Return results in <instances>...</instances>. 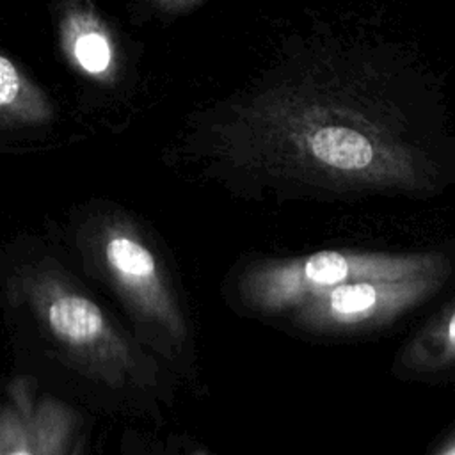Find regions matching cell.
Here are the masks:
<instances>
[{
  "instance_id": "6da1fadb",
  "label": "cell",
  "mask_w": 455,
  "mask_h": 455,
  "mask_svg": "<svg viewBox=\"0 0 455 455\" xmlns=\"http://www.w3.org/2000/svg\"><path fill=\"white\" fill-rule=\"evenodd\" d=\"M0 284L16 339L84 395L112 411L151 418L174 405L176 375L59 251L37 240L11 243Z\"/></svg>"
},
{
  "instance_id": "7a4b0ae2",
  "label": "cell",
  "mask_w": 455,
  "mask_h": 455,
  "mask_svg": "<svg viewBox=\"0 0 455 455\" xmlns=\"http://www.w3.org/2000/svg\"><path fill=\"white\" fill-rule=\"evenodd\" d=\"M220 176L240 192L281 197L366 194L434 196L441 171L395 126L336 103L304 105L286 121H263L219 146Z\"/></svg>"
},
{
  "instance_id": "3957f363",
  "label": "cell",
  "mask_w": 455,
  "mask_h": 455,
  "mask_svg": "<svg viewBox=\"0 0 455 455\" xmlns=\"http://www.w3.org/2000/svg\"><path fill=\"white\" fill-rule=\"evenodd\" d=\"M76 272L117 307L132 334L176 377L196 379V341L178 279L156 236L114 204L80 210L66 228Z\"/></svg>"
},
{
  "instance_id": "277c9868",
  "label": "cell",
  "mask_w": 455,
  "mask_h": 455,
  "mask_svg": "<svg viewBox=\"0 0 455 455\" xmlns=\"http://www.w3.org/2000/svg\"><path fill=\"white\" fill-rule=\"evenodd\" d=\"M455 265L451 249L364 251L323 249L300 256H261L240 265L229 277V304L240 313L284 318L304 302L348 283L395 279Z\"/></svg>"
},
{
  "instance_id": "5b68a950",
  "label": "cell",
  "mask_w": 455,
  "mask_h": 455,
  "mask_svg": "<svg viewBox=\"0 0 455 455\" xmlns=\"http://www.w3.org/2000/svg\"><path fill=\"white\" fill-rule=\"evenodd\" d=\"M455 265L395 279H366L332 288L283 320L309 338H352L391 325L439 295L453 279Z\"/></svg>"
},
{
  "instance_id": "8992f818",
  "label": "cell",
  "mask_w": 455,
  "mask_h": 455,
  "mask_svg": "<svg viewBox=\"0 0 455 455\" xmlns=\"http://www.w3.org/2000/svg\"><path fill=\"white\" fill-rule=\"evenodd\" d=\"M85 430V418L69 402L20 373L4 389L0 455H69Z\"/></svg>"
},
{
  "instance_id": "52a82bcc",
  "label": "cell",
  "mask_w": 455,
  "mask_h": 455,
  "mask_svg": "<svg viewBox=\"0 0 455 455\" xmlns=\"http://www.w3.org/2000/svg\"><path fill=\"white\" fill-rule=\"evenodd\" d=\"M391 370L396 379L421 382L455 375V299L398 348Z\"/></svg>"
},
{
  "instance_id": "ba28073f",
  "label": "cell",
  "mask_w": 455,
  "mask_h": 455,
  "mask_svg": "<svg viewBox=\"0 0 455 455\" xmlns=\"http://www.w3.org/2000/svg\"><path fill=\"white\" fill-rule=\"evenodd\" d=\"M60 41L69 62L80 71L107 78L114 69V48L103 21L85 4H73L60 20Z\"/></svg>"
},
{
  "instance_id": "9c48e42d",
  "label": "cell",
  "mask_w": 455,
  "mask_h": 455,
  "mask_svg": "<svg viewBox=\"0 0 455 455\" xmlns=\"http://www.w3.org/2000/svg\"><path fill=\"white\" fill-rule=\"evenodd\" d=\"M53 119V107L7 55L0 57V126H37Z\"/></svg>"
},
{
  "instance_id": "30bf717a",
  "label": "cell",
  "mask_w": 455,
  "mask_h": 455,
  "mask_svg": "<svg viewBox=\"0 0 455 455\" xmlns=\"http://www.w3.org/2000/svg\"><path fill=\"white\" fill-rule=\"evenodd\" d=\"M153 2L165 12H181L196 5L199 0H153Z\"/></svg>"
},
{
  "instance_id": "8fae6325",
  "label": "cell",
  "mask_w": 455,
  "mask_h": 455,
  "mask_svg": "<svg viewBox=\"0 0 455 455\" xmlns=\"http://www.w3.org/2000/svg\"><path fill=\"white\" fill-rule=\"evenodd\" d=\"M430 455H455V427L453 430L435 446Z\"/></svg>"
},
{
  "instance_id": "7c38bea8",
  "label": "cell",
  "mask_w": 455,
  "mask_h": 455,
  "mask_svg": "<svg viewBox=\"0 0 455 455\" xmlns=\"http://www.w3.org/2000/svg\"><path fill=\"white\" fill-rule=\"evenodd\" d=\"M172 455H212L206 448L197 446V444H188L185 446L183 443L180 446H172Z\"/></svg>"
},
{
  "instance_id": "4fadbf2b",
  "label": "cell",
  "mask_w": 455,
  "mask_h": 455,
  "mask_svg": "<svg viewBox=\"0 0 455 455\" xmlns=\"http://www.w3.org/2000/svg\"><path fill=\"white\" fill-rule=\"evenodd\" d=\"M69 455H91V444H89V430H84L78 441L75 443Z\"/></svg>"
},
{
  "instance_id": "5bb4252c",
  "label": "cell",
  "mask_w": 455,
  "mask_h": 455,
  "mask_svg": "<svg viewBox=\"0 0 455 455\" xmlns=\"http://www.w3.org/2000/svg\"><path fill=\"white\" fill-rule=\"evenodd\" d=\"M124 455H126V453H124Z\"/></svg>"
}]
</instances>
